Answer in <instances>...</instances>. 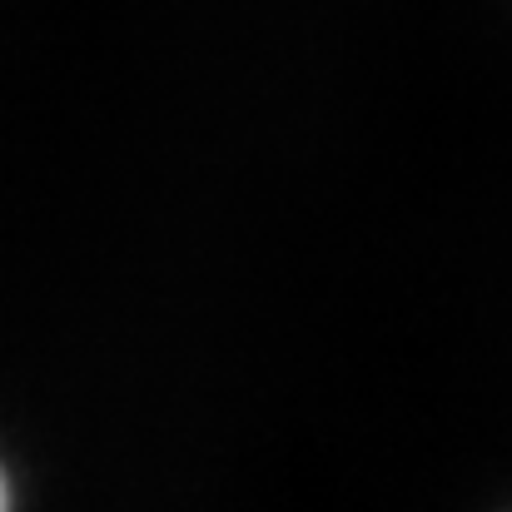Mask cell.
Masks as SVG:
<instances>
[{
    "label": "cell",
    "mask_w": 512,
    "mask_h": 512,
    "mask_svg": "<svg viewBox=\"0 0 512 512\" xmlns=\"http://www.w3.org/2000/svg\"><path fill=\"white\" fill-rule=\"evenodd\" d=\"M0 508H5V478H0Z\"/></svg>",
    "instance_id": "6da1fadb"
}]
</instances>
